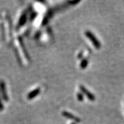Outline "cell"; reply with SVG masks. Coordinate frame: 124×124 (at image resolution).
I'll return each mask as SVG.
<instances>
[{"instance_id": "cell-1", "label": "cell", "mask_w": 124, "mask_h": 124, "mask_svg": "<svg viewBox=\"0 0 124 124\" xmlns=\"http://www.w3.org/2000/svg\"><path fill=\"white\" fill-rule=\"evenodd\" d=\"M85 36H86V38L88 39H89L91 42L92 43V44H93V46L96 49H100L101 47V44L100 43L99 40L97 39L96 36H95V34L92 33L91 31H86L85 32Z\"/></svg>"}, {"instance_id": "cell-2", "label": "cell", "mask_w": 124, "mask_h": 124, "mask_svg": "<svg viewBox=\"0 0 124 124\" xmlns=\"http://www.w3.org/2000/svg\"><path fill=\"white\" fill-rule=\"evenodd\" d=\"M79 87V89L81 91V93L86 96L88 100L91 101H94L96 100V97H95V95L93 94L92 93H91L89 90L87 89L84 85H80Z\"/></svg>"}, {"instance_id": "cell-3", "label": "cell", "mask_w": 124, "mask_h": 124, "mask_svg": "<svg viewBox=\"0 0 124 124\" xmlns=\"http://www.w3.org/2000/svg\"><path fill=\"white\" fill-rule=\"evenodd\" d=\"M0 93L1 94L2 98L5 100L6 102H8L9 100L8 94L7 92V88H6V84L5 82L3 80L0 81Z\"/></svg>"}, {"instance_id": "cell-4", "label": "cell", "mask_w": 124, "mask_h": 124, "mask_svg": "<svg viewBox=\"0 0 124 124\" xmlns=\"http://www.w3.org/2000/svg\"><path fill=\"white\" fill-rule=\"evenodd\" d=\"M62 116L66 118L67 119H70L71 120L74 121L76 123H80L81 122V119L79 118H78V116H76L74 115L71 113L68 112V111H64L62 113Z\"/></svg>"}, {"instance_id": "cell-5", "label": "cell", "mask_w": 124, "mask_h": 124, "mask_svg": "<svg viewBox=\"0 0 124 124\" xmlns=\"http://www.w3.org/2000/svg\"><path fill=\"white\" fill-rule=\"evenodd\" d=\"M26 20H27V14L26 13H23L21 15L20 19H19L18 23L17 24V29H19V28L23 26L26 23Z\"/></svg>"}, {"instance_id": "cell-6", "label": "cell", "mask_w": 124, "mask_h": 124, "mask_svg": "<svg viewBox=\"0 0 124 124\" xmlns=\"http://www.w3.org/2000/svg\"><path fill=\"white\" fill-rule=\"evenodd\" d=\"M40 93V88H36L35 89H33L27 94V99L32 100L33 98H36Z\"/></svg>"}, {"instance_id": "cell-7", "label": "cell", "mask_w": 124, "mask_h": 124, "mask_svg": "<svg viewBox=\"0 0 124 124\" xmlns=\"http://www.w3.org/2000/svg\"><path fill=\"white\" fill-rule=\"evenodd\" d=\"M18 41H19V43H20V46H21V49H22V50H23V53H24L25 56V57L26 58L27 60H30V56L29 55H28V51H27L26 47H25V46L24 45V43H23V39H22V38H21V37H19V38H18Z\"/></svg>"}, {"instance_id": "cell-8", "label": "cell", "mask_w": 124, "mask_h": 124, "mask_svg": "<svg viewBox=\"0 0 124 124\" xmlns=\"http://www.w3.org/2000/svg\"><path fill=\"white\" fill-rule=\"evenodd\" d=\"M88 65V58H84L82 60L80 63V67L81 69H86L87 66Z\"/></svg>"}, {"instance_id": "cell-9", "label": "cell", "mask_w": 124, "mask_h": 124, "mask_svg": "<svg viewBox=\"0 0 124 124\" xmlns=\"http://www.w3.org/2000/svg\"><path fill=\"white\" fill-rule=\"evenodd\" d=\"M77 98H78V100L79 101H83L84 100V96H83V94L82 93H78L77 94Z\"/></svg>"}, {"instance_id": "cell-10", "label": "cell", "mask_w": 124, "mask_h": 124, "mask_svg": "<svg viewBox=\"0 0 124 124\" xmlns=\"http://www.w3.org/2000/svg\"><path fill=\"white\" fill-rule=\"evenodd\" d=\"M37 16V13L36 12H33L31 14V15H30V20L32 21L33 20L36 18Z\"/></svg>"}, {"instance_id": "cell-11", "label": "cell", "mask_w": 124, "mask_h": 124, "mask_svg": "<svg viewBox=\"0 0 124 124\" xmlns=\"http://www.w3.org/2000/svg\"><path fill=\"white\" fill-rule=\"evenodd\" d=\"M4 109V105L3 104V102L1 101V98L0 96V111H2Z\"/></svg>"}, {"instance_id": "cell-12", "label": "cell", "mask_w": 124, "mask_h": 124, "mask_svg": "<svg viewBox=\"0 0 124 124\" xmlns=\"http://www.w3.org/2000/svg\"><path fill=\"white\" fill-rule=\"evenodd\" d=\"M79 1H71V2H69V3H71V4H74H74H77V3H79Z\"/></svg>"}, {"instance_id": "cell-13", "label": "cell", "mask_w": 124, "mask_h": 124, "mask_svg": "<svg viewBox=\"0 0 124 124\" xmlns=\"http://www.w3.org/2000/svg\"><path fill=\"white\" fill-rule=\"evenodd\" d=\"M82 56H83V52H81L78 54V58H81Z\"/></svg>"}, {"instance_id": "cell-14", "label": "cell", "mask_w": 124, "mask_h": 124, "mask_svg": "<svg viewBox=\"0 0 124 124\" xmlns=\"http://www.w3.org/2000/svg\"><path fill=\"white\" fill-rule=\"evenodd\" d=\"M71 124H76V123H71Z\"/></svg>"}]
</instances>
